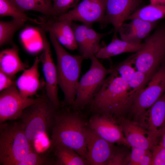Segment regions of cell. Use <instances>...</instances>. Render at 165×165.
I'll list each match as a JSON object with an SVG mask.
<instances>
[{
    "instance_id": "1",
    "label": "cell",
    "mask_w": 165,
    "mask_h": 165,
    "mask_svg": "<svg viewBox=\"0 0 165 165\" xmlns=\"http://www.w3.org/2000/svg\"><path fill=\"white\" fill-rule=\"evenodd\" d=\"M111 68L112 72L87 106L94 114H106L116 119L127 118L134 98L127 82Z\"/></svg>"
},
{
    "instance_id": "2",
    "label": "cell",
    "mask_w": 165,
    "mask_h": 165,
    "mask_svg": "<svg viewBox=\"0 0 165 165\" xmlns=\"http://www.w3.org/2000/svg\"><path fill=\"white\" fill-rule=\"evenodd\" d=\"M61 106L56 110L51 130L50 145H62L71 148L87 160L86 130L84 116L75 108Z\"/></svg>"
},
{
    "instance_id": "3",
    "label": "cell",
    "mask_w": 165,
    "mask_h": 165,
    "mask_svg": "<svg viewBox=\"0 0 165 165\" xmlns=\"http://www.w3.org/2000/svg\"><path fill=\"white\" fill-rule=\"evenodd\" d=\"M49 34L57 57L58 83L64 95L63 104L65 106H72L76 97L82 64L85 59L80 54H70L52 33Z\"/></svg>"
},
{
    "instance_id": "4",
    "label": "cell",
    "mask_w": 165,
    "mask_h": 165,
    "mask_svg": "<svg viewBox=\"0 0 165 165\" xmlns=\"http://www.w3.org/2000/svg\"><path fill=\"white\" fill-rule=\"evenodd\" d=\"M57 108L43 95L24 110L18 120L33 146L39 137L51 131Z\"/></svg>"
},
{
    "instance_id": "5",
    "label": "cell",
    "mask_w": 165,
    "mask_h": 165,
    "mask_svg": "<svg viewBox=\"0 0 165 165\" xmlns=\"http://www.w3.org/2000/svg\"><path fill=\"white\" fill-rule=\"evenodd\" d=\"M33 148L18 120L0 124V165H17Z\"/></svg>"
},
{
    "instance_id": "6",
    "label": "cell",
    "mask_w": 165,
    "mask_h": 165,
    "mask_svg": "<svg viewBox=\"0 0 165 165\" xmlns=\"http://www.w3.org/2000/svg\"><path fill=\"white\" fill-rule=\"evenodd\" d=\"M135 53L136 70L152 77L165 62V24L157 26Z\"/></svg>"
},
{
    "instance_id": "7",
    "label": "cell",
    "mask_w": 165,
    "mask_h": 165,
    "mask_svg": "<svg viewBox=\"0 0 165 165\" xmlns=\"http://www.w3.org/2000/svg\"><path fill=\"white\" fill-rule=\"evenodd\" d=\"M89 70L82 76L77 84L76 97L72 106L79 110L84 108L92 101L103 85L107 75L112 72L111 67L107 68L95 55L90 59Z\"/></svg>"
},
{
    "instance_id": "8",
    "label": "cell",
    "mask_w": 165,
    "mask_h": 165,
    "mask_svg": "<svg viewBox=\"0 0 165 165\" xmlns=\"http://www.w3.org/2000/svg\"><path fill=\"white\" fill-rule=\"evenodd\" d=\"M134 99L127 116L136 122L139 116L152 106L165 92V62L155 73Z\"/></svg>"
},
{
    "instance_id": "9",
    "label": "cell",
    "mask_w": 165,
    "mask_h": 165,
    "mask_svg": "<svg viewBox=\"0 0 165 165\" xmlns=\"http://www.w3.org/2000/svg\"><path fill=\"white\" fill-rule=\"evenodd\" d=\"M38 31L41 38L43 51L39 59L42 66L45 80L46 96L49 100L57 108L61 106L58 96V83L56 66L52 56L50 42L47 39L46 31L42 27Z\"/></svg>"
},
{
    "instance_id": "10",
    "label": "cell",
    "mask_w": 165,
    "mask_h": 165,
    "mask_svg": "<svg viewBox=\"0 0 165 165\" xmlns=\"http://www.w3.org/2000/svg\"><path fill=\"white\" fill-rule=\"evenodd\" d=\"M38 99L22 97L16 82L1 92L0 124L8 121L18 120L24 110L35 102Z\"/></svg>"
},
{
    "instance_id": "11",
    "label": "cell",
    "mask_w": 165,
    "mask_h": 165,
    "mask_svg": "<svg viewBox=\"0 0 165 165\" xmlns=\"http://www.w3.org/2000/svg\"><path fill=\"white\" fill-rule=\"evenodd\" d=\"M106 3V0H83L72 9L54 17L89 25L98 22L101 26L105 15Z\"/></svg>"
},
{
    "instance_id": "12",
    "label": "cell",
    "mask_w": 165,
    "mask_h": 165,
    "mask_svg": "<svg viewBox=\"0 0 165 165\" xmlns=\"http://www.w3.org/2000/svg\"><path fill=\"white\" fill-rule=\"evenodd\" d=\"M88 125L101 137L112 144L130 147L116 119L106 114H94Z\"/></svg>"
},
{
    "instance_id": "13",
    "label": "cell",
    "mask_w": 165,
    "mask_h": 165,
    "mask_svg": "<svg viewBox=\"0 0 165 165\" xmlns=\"http://www.w3.org/2000/svg\"><path fill=\"white\" fill-rule=\"evenodd\" d=\"M86 142L87 160L90 165H106L118 148L101 137L89 126L86 130Z\"/></svg>"
},
{
    "instance_id": "14",
    "label": "cell",
    "mask_w": 165,
    "mask_h": 165,
    "mask_svg": "<svg viewBox=\"0 0 165 165\" xmlns=\"http://www.w3.org/2000/svg\"><path fill=\"white\" fill-rule=\"evenodd\" d=\"M143 0H106L105 16L102 28L112 25L114 33H118L121 25L138 9Z\"/></svg>"
},
{
    "instance_id": "15",
    "label": "cell",
    "mask_w": 165,
    "mask_h": 165,
    "mask_svg": "<svg viewBox=\"0 0 165 165\" xmlns=\"http://www.w3.org/2000/svg\"><path fill=\"white\" fill-rule=\"evenodd\" d=\"M38 17L40 27L46 31L52 33L62 46L72 51L78 49L72 27V21L54 17L42 16Z\"/></svg>"
},
{
    "instance_id": "16",
    "label": "cell",
    "mask_w": 165,
    "mask_h": 165,
    "mask_svg": "<svg viewBox=\"0 0 165 165\" xmlns=\"http://www.w3.org/2000/svg\"><path fill=\"white\" fill-rule=\"evenodd\" d=\"M136 122L159 141L165 129V92L138 117Z\"/></svg>"
},
{
    "instance_id": "17",
    "label": "cell",
    "mask_w": 165,
    "mask_h": 165,
    "mask_svg": "<svg viewBox=\"0 0 165 165\" xmlns=\"http://www.w3.org/2000/svg\"><path fill=\"white\" fill-rule=\"evenodd\" d=\"M130 147L150 150L158 141L138 123L127 118L116 119Z\"/></svg>"
},
{
    "instance_id": "18",
    "label": "cell",
    "mask_w": 165,
    "mask_h": 165,
    "mask_svg": "<svg viewBox=\"0 0 165 165\" xmlns=\"http://www.w3.org/2000/svg\"><path fill=\"white\" fill-rule=\"evenodd\" d=\"M129 23H123L118 33L120 39L128 42L139 44L146 38L156 27L158 21L149 22L139 18H134Z\"/></svg>"
},
{
    "instance_id": "19",
    "label": "cell",
    "mask_w": 165,
    "mask_h": 165,
    "mask_svg": "<svg viewBox=\"0 0 165 165\" xmlns=\"http://www.w3.org/2000/svg\"><path fill=\"white\" fill-rule=\"evenodd\" d=\"M40 61L39 58L36 57L31 66L24 71L16 82L17 89L24 97L35 95L40 88L38 68Z\"/></svg>"
},
{
    "instance_id": "20",
    "label": "cell",
    "mask_w": 165,
    "mask_h": 165,
    "mask_svg": "<svg viewBox=\"0 0 165 165\" xmlns=\"http://www.w3.org/2000/svg\"><path fill=\"white\" fill-rule=\"evenodd\" d=\"M27 64L23 62L19 55V49L15 45L0 52V71L12 78L18 72L24 71Z\"/></svg>"
},
{
    "instance_id": "21",
    "label": "cell",
    "mask_w": 165,
    "mask_h": 165,
    "mask_svg": "<svg viewBox=\"0 0 165 165\" xmlns=\"http://www.w3.org/2000/svg\"><path fill=\"white\" fill-rule=\"evenodd\" d=\"M117 33H114L111 42L108 45L101 47L95 54L98 59H105L125 53H136L142 46L143 43L134 44L118 38Z\"/></svg>"
},
{
    "instance_id": "22",
    "label": "cell",
    "mask_w": 165,
    "mask_h": 165,
    "mask_svg": "<svg viewBox=\"0 0 165 165\" xmlns=\"http://www.w3.org/2000/svg\"><path fill=\"white\" fill-rule=\"evenodd\" d=\"M50 147L57 159L59 165H88L87 160L74 149L66 146L56 145Z\"/></svg>"
},
{
    "instance_id": "23",
    "label": "cell",
    "mask_w": 165,
    "mask_h": 165,
    "mask_svg": "<svg viewBox=\"0 0 165 165\" xmlns=\"http://www.w3.org/2000/svg\"><path fill=\"white\" fill-rule=\"evenodd\" d=\"M17 165H59V163L50 147L42 152L33 149Z\"/></svg>"
},
{
    "instance_id": "24",
    "label": "cell",
    "mask_w": 165,
    "mask_h": 165,
    "mask_svg": "<svg viewBox=\"0 0 165 165\" xmlns=\"http://www.w3.org/2000/svg\"><path fill=\"white\" fill-rule=\"evenodd\" d=\"M23 12L28 11L37 12L46 17L52 16V0H11Z\"/></svg>"
},
{
    "instance_id": "25",
    "label": "cell",
    "mask_w": 165,
    "mask_h": 165,
    "mask_svg": "<svg viewBox=\"0 0 165 165\" xmlns=\"http://www.w3.org/2000/svg\"><path fill=\"white\" fill-rule=\"evenodd\" d=\"M139 18L146 21L155 22L165 18V4H150L140 9L129 16L127 20Z\"/></svg>"
},
{
    "instance_id": "26",
    "label": "cell",
    "mask_w": 165,
    "mask_h": 165,
    "mask_svg": "<svg viewBox=\"0 0 165 165\" xmlns=\"http://www.w3.org/2000/svg\"><path fill=\"white\" fill-rule=\"evenodd\" d=\"M25 22L15 19L9 21H0V46L11 43L15 32L22 28Z\"/></svg>"
},
{
    "instance_id": "27",
    "label": "cell",
    "mask_w": 165,
    "mask_h": 165,
    "mask_svg": "<svg viewBox=\"0 0 165 165\" xmlns=\"http://www.w3.org/2000/svg\"><path fill=\"white\" fill-rule=\"evenodd\" d=\"M9 16L25 22L29 20L39 25V21L29 17L20 10L11 0H0V16Z\"/></svg>"
},
{
    "instance_id": "28",
    "label": "cell",
    "mask_w": 165,
    "mask_h": 165,
    "mask_svg": "<svg viewBox=\"0 0 165 165\" xmlns=\"http://www.w3.org/2000/svg\"><path fill=\"white\" fill-rule=\"evenodd\" d=\"M135 59L134 53L124 60L111 67L123 80L128 82L137 70L133 66H135Z\"/></svg>"
},
{
    "instance_id": "29",
    "label": "cell",
    "mask_w": 165,
    "mask_h": 165,
    "mask_svg": "<svg viewBox=\"0 0 165 165\" xmlns=\"http://www.w3.org/2000/svg\"><path fill=\"white\" fill-rule=\"evenodd\" d=\"M86 24H78L72 23V27L80 54L86 59H90L89 53L85 35Z\"/></svg>"
},
{
    "instance_id": "30",
    "label": "cell",
    "mask_w": 165,
    "mask_h": 165,
    "mask_svg": "<svg viewBox=\"0 0 165 165\" xmlns=\"http://www.w3.org/2000/svg\"><path fill=\"white\" fill-rule=\"evenodd\" d=\"M152 77L139 71H135L127 82L130 91L134 99L145 88Z\"/></svg>"
},
{
    "instance_id": "31",
    "label": "cell",
    "mask_w": 165,
    "mask_h": 165,
    "mask_svg": "<svg viewBox=\"0 0 165 165\" xmlns=\"http://www.w3.org/2000/svg\"><path fill=\"white\" fill-rule=\"evenodd\" d=\"M86 24L85 35L91 58L95 55L100 49L101 47L100 41L102 38L111 32L104 33H99L92 28V25Z\"/></svg>"
},
{
    "instance_id": "32",
    "label": "cell",
    "mask_w": 165,
    "mask_h": 165,
    "mask_svg": "<svg viewBox=\"0 0 165 165\" xmlns=\"http://www.w3.org/2000/svg\"><path fill=\"white\" fill-rule=\"evenodd\" d=\"M152 157L150 150L131 147L128 156V165H151Z\"/></svg>"
},
{
    "instance_id": "33",
    "label": "cell",
    "mask_w": 165,
    "mask_h": 165,
    "mask_svg": "<svg viewBox=\"0 0 165 165\" xmlns=\"http://www.w3.org/2000/svg\"><path fill=\"white\" fill-rule=\"evenodd\" d=\"M52 16H57L75 7L81 0H52Z\"/></svg>"
},
{
    "instance_id": "34",
    "label": "cell",
    "mask_w": 165,
    "mask_h": 165,
    "mask_svg": "<svg viewBox=\"0 0 165 165\" xmlns=\"http://www.w3.org/2000/svg\"><path fill=\"white\" fill-rule=\"evenodd\" d=\"M150 150L151 165H165V148L158 143L154 145Z\"/></svg>"
},
{
    "instance_id": "35",
    "label": "cell",
    "mask_w": 165,
    "mask_h": 165,
    "mask_svg": "<svg viewBox=\"0 0 165 165\" xmlns=\"http://www.w3.org/2000/svg\"><path fill=\"white\" fill-rule=\"evenodd\" d=\"M129 154L126 150L118 147L113 156L106 165H128Z\"/></svg>"
},
{
    "instance_id": "36",
    "label": "cell",
    "mask_w": 165,
    "mask_h": 165,
    "mask_svg": "<svg viewBox=\"0 0 165 165\" xmlns=\"http://www.w3.org/2000/svg\"><path fill=\"white\" fill-rule=\"evenodd\" d=\"M12 79L2 71H0V92L9 87L16 82L12 80Z\"/></svg>"
},
{
    "instance_id": "37",
    "label": "cell",
    "mask_w": 165,
    "mask_h": 165,
    "mask_svg": "<svg viewBox=\"0 0 165 165\" xmlns=\"http://www.w3.org/2000/svg\"><path fill=\"white\" fill-rule=\"evenodd\" d=\"M158 143L165 148V129L160 138Z\"/></svg>"
},
{
    "instance_id": "38",
    "label": "cell",
    "mask_w": 165,
    "mask_h": 165,
    "mask_svg": "<svg viewBox=\"0 0 165 165\" xmlns=\"http://www.w3.org/2000/svg\"><path fill=\"white\" fill-rule=\"evenodd\" d=\"M150 4L152 5L165 4V0H150Z\"/></svg>"
}]
</instances>
